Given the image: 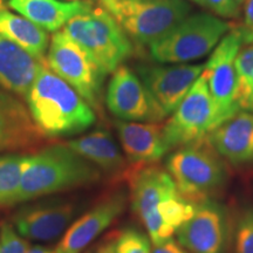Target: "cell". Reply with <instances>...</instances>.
Segmentation results:
<instances>
[{
  "mask_svg": "<svg viewBox=\"0 0 253 253\" xmlns=\"http://www.w3.org/2000/svg\"><path fill=\"white\" fill-rule=\"evenodd\" d=\"M32 120L47 137L73 136L95 123L96 114L84 97L42 63L26 95Z\"/></svg>",
  "mask_w": 253,
  "mask_h": 253,
  "instance_id": "1",
  "label": "cell"
},
{
  "mask_svg": "<svg viewBox=\"0 0 253 253\" xmlns=\"http://www.w3.org/2000/svg\"><path fill=\"white\" fill-rule=\"evenodd\" d=\"M100 178L99 168L73 151L67 144L50 145L28 156L14 204L94 184Z\"/></svg>",
  "mask_w": 253,
  "mask_h": 253,
  "instance_id": "2",
  "label": "cell"
},
{
  "mask_svg": "<svg viewBox=\"0 0 253 253\" xmlns=\"http://www.w3.org/2000/svg\"><path fill=\"white\" fill-rule=\"evenodd\" d=\"M61 31L86 52L104 75L123 65L134 52L128 34L103 5H91L72 18Z\"/></svg>",
  "mask_w": 253,
  "mask_h": 253,
  "instance_id": "3",
  "label": "cell"
},
{
  "mask_svg": "<svg viewBox=\"0 0 253 253\" xmlns=\"http://www.w3.org/2000/svg\"><path fill=\"white\" fill-rule=\"evenodd\" d=\"M166 169L179 194L194 204L214 199L229 181L225 160L208 138L177 148L168 156Z\"/></svg>",
  "mask_w": 253,
  "mask_h": 253,
  "instance_id": "4",
  "label": "cell"
},
{
  "mask_svg": "<svg viewBox=\"0 0 253 253\" xmlns=\"http://www.w3.org/2000/svg\"><path fill=\"white\" fill-rule=\"evenodd\" d=\"M135 42L150 46L190 14L186 0H101Z\"/></svg>",
  "mask_w": 253,
  "mask_h": 253,
  "instance_id": "5",
  "label": "cell"
},
{
  "mask_svg": "<svg viewBox=\"0 0 253 253\" xmlns=\"http://www.w3.org/2000/svg\"><path fill=\"white\" fill-rule=\"evenodd\" d=\"M230 23L210 13L188 15L166 37L149 46L150 56L158 63H186L216 48L231 30Z\"/></svg>",
  "mask_w": 253,
  "mask_h": 253,
  "instance_id": "6",
  "label": "cell"
},
{
  "mask_svg": "<svg viewBox=\"0 0 253 253\" xmlns=\"http://www.w3.org/2000/svg\"><path fill=\"white\" fill-rule=\"evenodd\" d=\"M46 63L50 71L84 97L95 113H101L106 75L62 31L55 32L50 39Z\"/></svg>",
  "mask_w": 253,
  "mask_h": 253,
  "instance_id": "7",
  "label": "cell"
},
{
  "mask_svg": "<svg viewBox=\"0 0 253 253\" xmlns=\"http://www.w3.org/2000/svg\"><path fill=\"white\" fill-rule=\"evenodd\" d=\"M243 45L242 27H232L212 50L202 73L216 112V128L240 112L236 101V60Z\"/></svg>",
  "mask_w": 253,
  "mask_h": 253,
  "instance_id": "8",
  "label": "cell"
},
{
  "mask_svg": "<svg viewBox=\"0 0 253 253\" xmlns=\"http://www.w3.org/2000/svg\"><path fill=\"white\" fill-rule=\"evenodd\" d=\"M214 128L216 112L207 81L201 75L164 123V136L170 150H175L205 140Z\"/></svg>",
  "mask_w": 253,
  "mask_h": 253,
  "instance_id": "9",
  "label": "cell"
},
{
  "mask_svg": "<svg viewBox=\"0 0 253 253\" xmlns=\"http://www.w3.org/2000/svg\"><path fill=\"white\" fill-rule=\"evenodd\" d=\"M106 104L109 112L122 121L157 123L168 116L141 78L125 65L113 72Z\"/></svg>",
  "mask_w": 253,
  "mask_h": 253,
  "instance_id": "10",
  "label": "cell"
},
{
  "mask_svg": "<svg viewBox=\"0 0 253 253\" xmlns=\"http://www.w3.org/2000/svg\"><path fill=\"white\" fill-rule=\"evenodd\" d=\"M176 235L189 253H225L232 235L227 209L216 199L196 204L192 217Z\"/></svg>",
  "mask_w": 253,
  "mask_h": 253,
  "instance_id": "11",
  "label": "cell"
},
{
  "mask_svg": "<svg viewBox=\"0 0 253 253\" xmlns=\"http://www.w3.org/2000/svg\"><path fill=\"white\" fill-rule=\"evenodd\" d=\"M205 65H142L137 73L145 87L170 115L186 96L197 79L204 71Z\"/></svg>",
  "mask_w": 253,
  "mask_h": 253,
  "instance_id": "12",
  "label": "cell"
},
{
  "mask_svg": "<svg viewBox=\"0 0 253 253\" xmlns=\"http://www.w3.org/2000/svg\"><path fill=\"white\" fill-rule=\"evenodd\" d=\"M125 190L114 191L100 199L89 211L69 227L56 246L54 253H81L126 210Z\"/></svg>",
  "mask_w": 253,
  "mask_h": 253,
  "instance_id": "13",
  "label": "cell"
},
{
  "mask_svg": "<svg viewBox=\"0 0 253 253\" xmlns=\"http://www.w3.org/2000/svg\"><path fill=\"white\" fill-rule=\"evenodd\" d=\"M115 128L131 167L153 166L171 151L164 136V123L118 120Z\"/></svg>",
  "mask_w": 253,
  "mask_h": 253,
  "instance_id": "14",
  "label": "cell"
},
{
  "mask_svg": "<svg viewBox=\"0 0 253 253\" xmlns=\"http://www.w3.org/2000/svg\"><path fill=\"white\" fill-rule=\"evenodd\" d=\"M130 189L132 211L141 221L150 217L164 199L178 194L175 182L166 168L153 164L131 167L126 173Z\"/></svg>",
  "mask_w": 253,
  "mask_h": 253,
  "instance_id": "15",
  "label": "cell"
},
{
  "mask_svg": "<svg viewBox=\"0 0 253 253\" xmlns=\"http://www.w3.org/2000/svg\"><path fill=\"white\" fill-rule=\"evenodd\" d=\"M75 205L67 201H48L21 208L13 221L18 232L33 240H52L71 223Z\"/></svg>",
  "mask_w": 253,
  "mask_h": 253,
  "instance_id": "16",
  "label": "cell"
},
{
  "mask_svg": "<svg viewBox=\"0 0 253 253\" xmlns=\"http://www.w3.org/2000/svg\"><path fill=\"white\" fill-rule=\"evenodd\" d=\"M213 149L231 166L253 164V114L240 110L209 134Z\"/></svg>",
  "mask_w": 253,
  "mask_h": 253,
  "instance_id": "17",
  "label": "cell"
},
{
  "mask_svg": "<svg viewBox=\"0 0 253 253\" xmlns=\"http://www.w3.org/2000/svg\"><path fill=\"white\" fill-rule=\"evenodd\" d=\"M42 137L26 107L0 90V153L32 147Z\"/></svg>",
  "mask_w": 253,
  "mask_h": 253,
  "instance_id": "18",
  "label": "cell"
},
{
  "mask_svg": "<svg viewBox=\"0 0 253 253\" xmlns=\"http://www.w3.org/2000/svg\"><path fill=\"white\" fill-rule=\"evenodd\" d=\"M40 61L26 50L0 37V88L26 97L36 80Z\"/></svg>",
  "mask_w": 253,
  "mask_h": 253,
  "instance_id": "19",
  "label": "cell"
},
{
  "mask_svg": "<svg viewBox=\"0 0 253 253\" xmlns=\"http://www.w3.org/2000/svg\"><path fill=\"white\" fill-rule=\"evenodd\" d=\"M93 5L88 0H8V6L47 32L61 31L75 15Z\"/></svg>",
  "mask_w": 253,
  "mask_h": 253,
  "instance_id": "20",
  "label": "cell"
},
{
  "mask_svg": "<svg viewBox=\"0 0 253 253\" xmlns=\"http://www.w3.org/2000/svg\"><path fill=\"white\" fill-rule=\"evenodd\" d=\"M88 162L110 176L126 177V161L112 135L104 129H97L66 143Z\"/></svg>",
  "mask_w": 253,
  "mask_h": 253,
  "instance_id": "21",
  "label": "cell"
},
{
  "mask_svg": "<svg viewBox=\"0 0 253 253\" xmlns=\"http://www.w3.org/2000/svg\"><path fill=\"white\" fill-rule=\"evenodd\" d=\"M0 37L5 38L26 50L34 58L46 62L49 37L42 30L23 15L15 14L0 0Z\"/></svg>",
  "mask_w": 253,
  "mask_h": 253,
  "instance_id": "22",
  "label": "cell"
},
{
  "mask_svg": "<svg viewBox=\"0 0 253 253\" xmlns=\"http://www.w3.org/2000/svg\"><path fill=\"white\" fill-rule=\"evenodd\" d=\"M28 156L18 154L0 156V207L14 204Z\"/></svg>",
  "mask_w": 253,
  "mask_h": 253,
  "instance_id": "23",
  "label": "cell"
},
{
  "mask_svg": "<svg viewBox=\"0 0 253 253\" xmlns=\"http://www.w3.org/2000/svg\"><path fill=\"white\" fill-rule=\"evenodd\" d=\"M236 101L239 110L253 114V45L240 48L236 60Z\"/></svg>",
  "mask_w": 253,
  "mask_h": 253,
  "instance_id": "24",
  "label": "cell"
},
{
  "mask_svg": "<svg viewBox=\"0 0 253 253\" xmlns=\"http://www.w3.org/2000/svg\"><path fill=\"white\" fill-rule=\"evenodd\" d=\"M235 253H253V207H245L236 217L232 230Z\"/></svg>",
  "mask_w": 253,
  "mask_h": 253,
  "instance_id": "25",
  "label": "cell"
},
{
  "mask_svg": "<svg viewBox=\"0 0 253 253\" xmlns=\"http://www.w3.org/2000/svg\"><path fill=\"white\" fill-rule=\"evenodd\" d=\"M116 253H151V240L134 227L122 230L116 235Z\"/></svg>",
  "mask_w": 253,
  "mask_h": 253,
  "instance_id": "26",
  "label": "cell"
},
{
  "mask_svg": "<svg viewBox=\"0 0 253 253\" xmlns=\"http://www.w3.org/2000/svg\"><path fill=\"white\" fill-rule=\"evenodd\" d=\"M30 245L26 240L17 235L9 223L0 226V253H27Z\"/></svg>",
  "mask_w": 253,
  "mask_h": 253,
  "instance_id": "27",
  "label": "cell"
},
{
  "mask_svg": "<svg viewBox=\"0 0 253 253\" xmlns=\"http://www.w3.org/2000/svg\"><path fill=\"white\" fill-rule=\"evenodd\" d=\"M202 5L210 8L217 17L224 19L238 18L240 12L236 0H202Z\"/></svg>",
  "mask_w": 253,
  "mask_h": 253,
  "instance_id": "28",
  "label": "cell"
},
{
  "mask_svg": "<svg viewBox=\"0 0 253 253\" xmlns=\"http://www.w3.org/2000/svg\"><path fill=\"white\" fill-rule=\"evenodd\" d=\"M151 253H189L183 246L179 244L178 240L170 238L160 244L153 245Z\"/></svg>",
  "mask_w": 253,
  "mask_h": 253,
  "instance_id": "29",
  "label": "cell"
},
{
  "mask_svg": "<svg viewBox=\"0 0 253 253\" xmlns=\"http://www.w3.org/2000/svg\"><path fill=\"white\" fill-rule=\"evenodd\" d=\"M115 242H116V235L110 237V238L106 239L103 243H101L99 246H96L94 250H90L87 253H116L115 251Z\"/></svg>",
  "mask_w": 253,
  "mask_h": 253,
  "instance_id": "30",
  "label": "cell"
},
{
  "mask_svg": "<svg viewBox=\"0 0 253 253\" xmlns=\"http://www.w3.org/2000/svg\"><path fill=\"white\" fill-rule=\"evenodd\" d=\"M243 12L246 27H253V0H243Z\"/></svg>",
  "mask_w": 253,
  "mask_h": 253,
  "instance_id": "31",
  "label": "cell"
},
{
  "mask_svg": "<svg viewBox=\"0 0 253 253\" xmlns=\"http://www.w3.org/2000/svg\"><path fill=\"white\" fill-rule=\"evenodd\" d=\"M242 31L245 45H253V27L242 26Z\"/></svg>",
  "mask_w": 253,
  "mask_h": 253,
  "instance_id": "32",
  "label": "cell"
},
{
  "mask_svg": "<svg viewBox=\"0 0 253 253\" xmlns=\"http://www.w3.org/2000/svg\"><path fill=\"white\" fill-rule=\"evenodd\" d=\"M27 253H54V252L49 251L48 249L42 248V246H34V248H31L28 250Z\"/></svg>",
  "mask_w": 253,
  "mask_h": 253,
  "instance_id": "33",
  "label": "cell"
},
{
  "mask_svg": "<svg viewBox=\"0 0 253 253\" xmlns=\"http://www.w3.org/2000/svg\"><path fill=\"white\" fill-rule=\"evenodd\" d=\"M192 1H195V2H198V4H201V5H202V0H192Z\"/></svg>",
  "mask_w": 253,
  "mask_h": 253,
  "instance_id": "34",
  "label": "cell"
},
{
  "mask_svg": "<svg viewBox=\"0 0 253 253\" xmlns=\"http://www.w3.org/2000/svg\"><path fill=\"white\" fill-rule=\"evenodd\" d=\"M236 1L238 2V4H242V2H243V0H236Z\"/></svg>",
  "mask_w": 253,
  "mask_h": 253,
  "instance_id": "35",
  "label": "cell"
}]
</instances>
